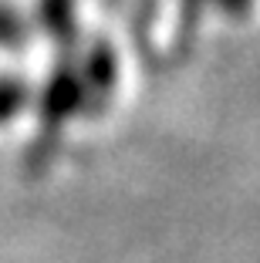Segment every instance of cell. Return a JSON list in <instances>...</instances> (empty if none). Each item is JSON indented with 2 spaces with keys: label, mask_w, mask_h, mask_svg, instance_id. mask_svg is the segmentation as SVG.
<instances>
[{
  "label": "cell",
  "mask_w": 260,
  "mask_h": 263,
  "mask_svg": "<svg viewBox=\"0 0 260 263\" xmlns=\"http://www.w3.org/2000/svg\"><path fill=\"white\" fill-rule=\"evenodd\" d=\"M84 105V88H81V74H78L71 64L51 74L44 88V98H41V115H44V128H58L68 115H75Z\"/></svg>",
  "instance_id": "6da1fadb"
},
{
  "label": "cell",
  "mask_w": 260,
  "mask_h": 263,
  "mask_svg": "<svg viewBox=\"0 0 260 263\" xmlns=\"http://www.w3.org/2000/svg\"><path fill=\"white\" fill-rule=\"evenodd\" d=\"M81 74V88H84V101H92V108H101V101H108L118 78V61L108 41H95L88 58H84V71Z\"/></svg>",
  "instance_id": "7a4b0ae2"
},
{
  "label": "cell",
  "mask_w": 260,
  "mask_h": 263,
  "mask_svg": "<svg viewBox=\"0 0 260 263\" xmlns=\"http://www.w3.org/2000/svg\"><path fill=\"white\" fill-rule=\"evenodd\" d=\"M38 17L44 24V31L51 34L58 44L68 47L78 34V21H75V0H41L38 4Z\"/></svg>",
  "instance_id": "3957f363"
},
{
  "label": "cell",
  "mask_w": 260,
  "mask_h": 263,
  "mask_svg": "<svg viewBox=\"0 0 260 263\" xmlns=\"http://www.w3.org/2000/svg\"><path fill=\"white\" fill-rule=\"evenodd\" d=\"M27 41V24L17 10L0 4V47H21Z\"/></svg>",
  "instance_id": "277c9868"
},
{
  "label": "cell",
  "mask_w": 260,
  "mask_h": 263,
  "mask_svg": "<svg viewBox=\"0 0 260 263\" xmlns=\"http://www.w3.org/2000/svg\"><path fill=\"white\" fill-rule=\"evenodd\" d=\"M24 98H27V88L21 81H0V122L14 115L24 105Z\"/></svg>",
  "instance_id": "5b68a950"
},
{
  "label": "cell",
  "mask_w": 260,
  "mask_h": 263,
  "mask_svg": "<svg viewBox=\"0 0 260 263\" xmlns=\"http://www.w3.org/2000/svg\"><path fill=\"white\" fill-rule=\"evenodd\" d=\"M216 4H220V7L227 10V14H233V17H244L247 10H250V4H253V0H216Z\"/></svg>",
  "instance_id": "8992f818"
}]
</instances>
